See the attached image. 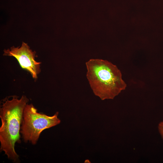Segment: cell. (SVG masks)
<instances>
[{
    "label": "cell",
    "instance_id": "1",
    "mask_svg": "<svg viewBox=\"0 0 163 163\" xmlns=\"http://www.w3.org/2000/svg\"><path fill=\"white\" fill-rule=\"evenodd\" d=\"M29 101L27 97H7L0 102V150L14 162L19 161L15 149L16 143H21L20 130L24 108Z\"/></svg>",
    "mask_w": 163,
    "mask_h": 163
},
{
    "label": "cell",
    "instance_id": "3",
    "mask_svg": "<svg viewBox=\"0 0 163 163\" xmlns=\"http://www.w3.org/2000/svg\"><path fill=\"white\" fill-rule=\"evenodd\" d=\"M58 114L59 112H56L50 116L39 113L32 104H27L24 110L20 130L24 142L36 145L44 130L60 123Z\"/></svg>",
    "mask_w": 163,
    "mask_h": 163
},
{
    "label": "cell",
    "instance_id": "5",
    "mask_svg": "<svg viewBox=\"0 0 163 163\" xmlns=\"http://www.w3.org/2000/svg\"><path fill=\"white\" fill-rule=\"evenodd\" d=\"M159 133L163 140V121L160 122L158 125Z\"/></svg>",
    "mask_w": 163,
    "mask_h": 163
},
{
    "label": "cell",
    "instance_id": "4",
    "mask_svg": "<svg viewBox=\"0 0 163 163\" xmlns=\"http://www.w3.org/2000/svg\"><path fill=\"white\" fill-rule=\"evenodd\" d=\"M4 52V56L14 57L21 68L29 72L35 80L37 79L41 72V62L36 61V52L33 51L27 43L23 42L21 46H12L5 49Z\"/></svg>",
    "mask_w": 163,
    "mask_h": 163
},
{
    "label": "cell",
    "instance_id": "2",
    "mask_svg": "<svg viewBox=\"0 0 163 163\" xmlns=\"http://www.w3.org/2000/svg\"><path fill=\"white\" fill-rule=\"evenodd\" d=\"M86 77L94 94L102 100L113 99L126 84L117 66L106 60L91 59L86 63Z\"/></svg>",
    "mask_w": 163,
    "mask_h": 163
}]
</instances>
